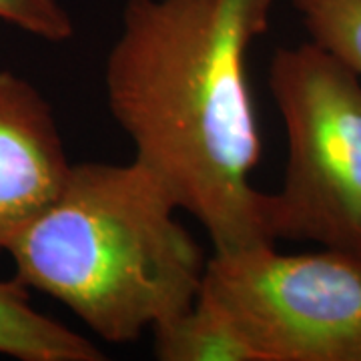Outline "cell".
I'll return each mask as SVG.
<instances>
[{"mask_svg": "<svg viewBox=\"0 0 361 361\" xmlns=\"http://www.w3.org/2000/svg\"><path fill=\"white\" fill-rule=\"evenodd\" d=\"M275 0H127L104 94L135 161L205 227L215 253L263 245L267 193L249 54Z\"/></svg>", "mask_w": 361, "mask_h": 361, "instance_id": "1", "label": "cell"}, {"mask_svg": "<svg viewBox=\"0 0 361 361\" xmlns=\"http://www.w3.org/2000/svg\"><path fill=\"white\" fill-rule=\"evenodd\" d=\"M137 163H73L51 205L13 239L14 279L63 303L106 343H130L191 307L203 249Z\"/></svg>", "mask_w": 361, "mask_h": 361, "instance_id": "2", "label": "cell"}, {"mask_svg": "<svg viewBox=\"0 0 361 361\" xmlns=\"http://www.w3.org/2000/svg\"><path fill=\"white\" fill-rule=\"evenodd\" d=\"M269 89L287 135L283 183L265 205L271 239L361 259V80L310 40L275 51Z\"/></svg>", "mask_w": 361, "mask_h": 361, "instance_id": "3", "label": "cell"}, {"mask_svg": "<svg viewBox=\"0 0 361 361\" xmlns=\"http://www.w3.org/2000/svg\"><path fill=\"white\" fill-rule=\"evenodd\" d=\"M199 297L255 361H361V259L336 249L283 255L263 243L215 253Z\"/></svg>", "mask_w": 361, "mask_h": 361, "instance_id": "4", "label": "cell"}, {"mask_svg": "<svg viewBox=\"0 0 361 361\" xmlns=\"http://www.w3.org/2000/svg\"><path fill=\"white\" fill-rule=\"evenodd\" d=\"M71 165L49 101L26 78L0 71V255L51 205Z\"/></svg>", "mask_w": 361, "mask_h": 361, "instance_id": "5", "label": "cell"}, {"mask_svg": "<svg viewBox=\"0 0 361 361\" xmlns=\"http://www.w3.org/2000/svg\"><path fill=\"white\" fill-rule=\"evenodd\" d=\"M0 355L18 361H103V349L40 313L28 289L0 279Z\"/></svg>", "mask_w": 361, "mask_h": 361, "instance_id": "6", "label": "cell"}, {"mask_svg": "<svg viewBox=\"0 0 361 361\" xmlns=\"http://www.w3.org/2000/svg\"><path fill=\"white\" fill-rule=\"evenodd\" d=\"M151 331L153 351L161 361H255L243 339L201 297Z\"/></svg>", "mask_w": 361, "mask_h": 361, "instance_id": "7", "label": "cell"}, {"mask_svg": "<svg viewBox=\"0 0 361 361\" xmlns=\"http://www.w3.org/2000/svg\"><path fill=\"white\" fill-rule=\"evenodd\" d=\"M310 40L361 80V0H291Z\"/></svg>", "mask_w": 361, "mask_h": 361, "instance_id": "8", "label": "cell"}, {"mask_svg": "<svg viewBox=\"0 0 361 361\" xmlns=\"http://www.w3.org/2000/svg\"><path fill=\"white\" fill-rule=\"evenodd\" d=\"M0 23L47 42L75 37V23L63 0H0Z\"/></svg>", "mask_w": 361, "mask_h": 361, "instance_id": "9", "label": "cell"}]
</instances>
